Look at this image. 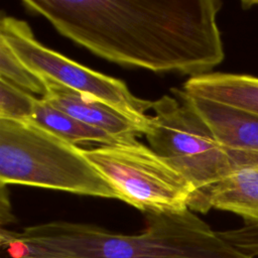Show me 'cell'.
Returning a JSON list of instances; mask_svg holds the SVG:
<instances>
[{"label": "cell", "mask_w": 258, "mask_h": 258, "mask_svg": "<svg viewBox=\"0 0 258 258\" xmlns=\"http://www.w3.org/2000/svg\"><path fill=\"white\" fill-rule=\"evenodd\" d=\"M57 32L100 57L197 77L224 57L219 0H23Z\"/></svg>", "instance_id": "1"}, {"label": "cell", "mask_w": 258, "mask_h": 258, "mask_svg": "<svg viewBox=\"0 0 258 258\" xmlns=\"http://www.w3.org/2000/svg\"><path fill=\"white\" fill-rule=\"evenodd\" d=\"M0 244L11 258H254L190 210L146 213L145 228L133 235L66 221L2 228Z\"/></svg>", "instance_id": "2"}, {"label": "cell", "mask_w": 258, "mask_h": 258, "mask_svg": "<svg viewBox=\"0 0 258 258\" xmlns=\"http://www.w3.org/2000/svg\"><path fill=\"white\" fill-rule=\"evenodd\" d=\"M0 184L57 189L119 200L83 153L33 121L0 119Z\"/></svg>", "instance_id": "3"}, {"label": "cell", "mask_w": 258, "mask_h": 258, "mask_svg": "<svg viewBox=\"0 0 258 258\" xmlns=\"http://www.w3.org/2000/svg\"><path fill=\"white\" fill-rule=\"evenodd\" d=\"M171 93L152 101L153 115L144 135L150 147L192 185L190 211L206 214L212 209V189L232 171L234 159L182 90L173 88Z\"/></svg>", "instance_id": "4"}, {"label": "cell", "mask_w": 258, "mask_h": 258, "mask_svg": "<svg viewBox=\"0 0 258 258\" xmlns=\"http://www.w3.org/2000/svg\"><path fill=\"white\" fill-rule=\"evenodd\" d=\"M83 153L120 201L144 214L190 210L196 196L192 185L150 146L135 139L83 149Z\"/></svg>", "instance_id": "5"}, {"label": "cell", "mask_w": 258, "mask_h": 258, "mask_svg": "<svg viewBox=\"0 0 258 258\" xmlns=\"http://www.w3.org/2000/svg\"><path fill=\"white\" fill-rule=\"evenodd\" d=\"M0 37L23 64L39 78L57 82L109 105L146 132L150 122L147 112L151 110L152 101L136 97L121 80L91 70L44 46L34 37L27 22L15 17L1 18Z\"/></svg>", "instance_id": "6"}, {"label": "cell", "mask_w": 258, "mask_h": 258, "mask_svg": "<svg viewBox=\"0 0 258 258\" xmlns=\"http://www.w3.org/2000/svg\"><path fill=\"white\" fill-rule=\"evenodd\" d=\"M46 93L42 99L77 120L102 130L120 141H132L144 135V129L109 105L69 89L57 82L42 79Z\"/></svg>", "instance_id": "7"}, {"label": "cell", "mask_w": 258, "mask_h": 258, "mask_svg": "<svg viewBox=\"0 0 258 258\" xmlns=\"http://www.w3.org/2000/svg\"><path fill=\"white\" fill-rule=\"evenodd\" d=\"M229 151L234 167L212 189L211 208L233 213L245 224L258 225V152Z\"/></svg>", "instance_id": "8"}, {"label": "cell", "mask_w": 258, "mask_h": 258, "mask_svg": "<svg viewBox=\"0 0 258 258\" xmlns=\"http://www.w3.org/2000/svg\"><path fill=\"white\" fill-rule=\"evenodd\" d=\"M182 90L258 118V78L244 74L209 73L190 77Z\"/></svg>", "instance_id": "9"}, {"label": "cell", "mask_w": 258, "mask_h": 258, "mask_svg": "<svg viewBox=\"0 0 258 258\" xmlns=\"http://www.w3.org/2000/svg\"><path fill=\"white\" fill-rule=\"evenodd\" d=\"M182 92L226 149L258 152V118Z\"/></svg>", "instance_id": "10"}, {"label": "cell", "mask_w": 258, "mask_h": 258, "mask_svg": "<svg viewBox=\"0 0 258 258\" xmlns=\"http://www.w3.org/2000/svg\"><path fill=\"white\" fill-rule=\"evenodd\" d=\"M32 121L57 137L75 145L97 143L100 144L99 146H104L127 142L120 141L102 130L77 120L42 98H37L36 100Z\"/></svg>", "instance_id": "11"}, {"label": "cell", "mask_w": 258, "mask_h": 258, "mask_svg": "<svg viewBox=\"0 0 258 258\" xmlns=\"http://www.w3.org/2000/svg\"><path fill=\"white\" fill-rule=\"evenodd\" d=\"M0 78L14 86L44 97L46 87L44 81L32 73L16 56L7 42L0 37Z\"/></svg>", "instance_id": "12"}, {"label": "cell", "mask_w": 258, "mask_h": 258, "mask_svg": "<svg viewBox=\"0 0 258 258\" xmlns=\"http://www.w3.org/2000/svg\"><path fill=\"white\" fill-rule=\"evenodd\" d=\"M37 98L0 78V119L30 122Z\"/></svg>", "instance_id": "13"}, {"label": "cell", "mask_w": 258, "mask_h": 258, "mask_svg": "<svg viewBox=\"0 0 258 258\" xmlns=\"http://www.w3.org/2000/svg\"><path fill=\"white\" fill-rule=\"evenodd\" d=\"M220 235L240 251L252 257H258V225L244 224L243 226L226 231Z\"/></svg>", "instance_id": "14"}, {"label": "cell", "mask_w": 258, "mask_h": 258, "mask_svg": "<svg viewBox=\"0 0 258 258\" xmlns=\"http://www.w3.org/2000/svg\"><path fill=\"white\" fill-rule=\"evenodd\" d=\"M1 185V198H0V222L1 225H7L12 223L15 218L12 215L11 212V207H10V203H9V199H8V194L6 191V186L7 185Z\"/></svg>", "instance_id": "15"}]
</instances>
